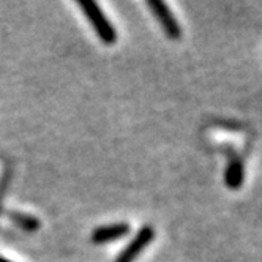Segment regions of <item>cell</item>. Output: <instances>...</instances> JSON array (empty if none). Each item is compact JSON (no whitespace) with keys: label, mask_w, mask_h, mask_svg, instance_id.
Masks as SVG:
<instances>
[{"label":"cell","mask_w":262,"mask_h":262,"mask_svg":"<svg viewBox=\"0 0 262 262\" xmlns=\"http://www.w3.org/2000/svg\"><path fill=\"white\" fill-rule=\"evenodd\" d=\"M79 7L82 8L84 14L87 16V19L90 21L93 30L97 32L98 38L104 43V45H114L117 41V32L112 27V24L109 23V19L104 16V13L101 11V8L95 4V2H84L81 0Z\"/></svg>","instance_id":"1"},{"label":"cell","mask_w":262,"mask_h":262,"mask_svg":"<svg viewBox=\"0 0 262 262\" xmlns=\"http://www.w3.org/2000/svg\"><path fill=\"white\" fill-rule=\"evenodd\" d=\"M147 5L154 11V16L158 19V23L163 27V32L169 36L171 40H180L182 38V29L174 17L172 11L169 10L161 0H147Z\"/></svg>","instance_id":"2"},{"label":"cell","mask_w":262,"mask_h":262,"mask_svg":"<svg viewBox=\"0 0 262 262\" xmlns=\"http://www.w3.org/2000/svg\"><path fill=\"white\" fill-rule=\"evenodd\" d=\"M155 238V229L152 226H144L136 237L131 240L128 245L123 248V251L119 254V257L116 259V262H135L138 259V256L150 245L152 240Z\"/></svg>","instance_id":"3"},{"label":"cell","mask_w":262,"mask_h":262,"mask_svg":"<svg viewBox=\"0 0 262 262\" xmlns=\"http://www.w3.org/2000/svg\"><path fill=\"white\" fill-rule=\"evenodd\" d=\"M129 224L126 223H114V224H106V226H100L92 232L90 238L95 245H103V243L114 242L117 238L125 237L129 232Z\"/></svg>","instance_id":"4"},{"label":"cell","mask_w":262,"mask_h":262,"mask_svg":"<svg viewBox=\"0 0 262 262\" xmlns=\"http://www.w3.org/2000/svg\"><path fill=\"white\" fill-rule=\"evenodd\" d=\"M243 176H245V169H243V163L242 160L232 154L229 158V164H228V169L226 174H224V182H226L228 188L231 190H238L242 183H243Z\"/></svg>","instance_id":"5"},{"label":"cell","mask_w":262,"mask_h":262,"mask_svg":"<svg viewBox=\"0 0 262 262\" xmlns=\"http://www.w3.org/2000/svg\"><path fill=\"white\" fill-rule=\"evenodd\" d=\"M8 216L11 218V221L14 224H17V226L26 232H35V231L40 229V221L33 216H30V215L19 213V212H10Z\"/></svg>","instance_id":"6"},{"label":"cell","mask_w":262,"mask_h":262,"mask_svg":"<svg viewBox=\"0 0 262 262\" xmlns=\"http://www.w3.org/2000/svg\"><path fill=\"white\" fill-rule=\"evenodd\" d=\"M0 262H11V260H8L7 257H2V256H0Z\"/></svg>","instance_id":"7"}]
</instances>
